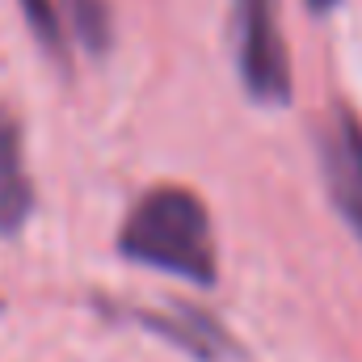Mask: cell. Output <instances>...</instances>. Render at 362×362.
<instances>
[{
  "label": "cell",
  "instance_id": "obj_4",
  "mask_svg": "<svg viewBox=\"0 0 362 362\" xmlns=\"http://www.w3.org/2000/svg\"><path fill=\"white\" fill-rule=\"evenodd\" d=\"M316 160H320L329 202L362 240V118L350 105H333V114L320 122Z\"/></svg>",
  "mask_w": 362,
  "mask_h": 362
},
{
  "label": "cell",
  "instance_id": "obj_7",
  "mask_svg": "<svg viewBox=\"0 0 362 362\" xmlns=\"http://www.w3.org/2000/svg\"><path fill=\"white\" fill-rule=\"evenodd\" d=\"M25 13L30 34L38 38L42 55H51L59 68H68V34H64V8H55V0H17Z\"/></svg>",
  "mask_w": 362,
  "mask_h": 362
},
{
  "label": "cell",
  "instance_id": "obj_2",
  "mask_svg": "<svg viewBox=\"0 0 362 362\" xmlns=\"http://www.w3.org/2000/svg\"><path fill=\"white\" fill-rule=\"evenodd\" d=\"M232 59L249 101L291 105V55L278 30V0H232Z\"/></svg>",
  "mask_w": 362,
  "mask_h": 362
},
{
  "label": "cell",
  "instance_id": "obj_3",
  "mask_svg": "<svg viewBox=\"0 0 362 362\" xmlns=\"http://www.w3.org/2000/svg\"><path fill=\"white\" fill-rule=\"evenodd\" d=\"M110 312V320H131L148 333H156L160 341H169L173 350L189 354L198 362H228L240 354L236 337L223 329L219 316H211L206 308L198 303H181V299H169V303H152V308H122V303H101Z\"/></svg>",
  "mask_w": 362,
  "mask_h": 362
},
{
  "label": "cell",
  "instance_id": "obj_8",
  "mask_svg": "<svg viewBox=\"0 0 362 362\" xmlns=\"http://www.w3.org/2000/svg\"><path fill=\"white\" fill-rule=\"evenodd\" d=\"M303 4H308V13H316V17H325V13H333V8H337L341 0H303Z\"/></svg>",
  "mask_w": 362,
  "mask_h": 362
},
{
  "label": "cell",
  "instance_id": "obj_5",
  "mask_svg": "<svg viewBox=\"0 0 362 362\" xmlns=\"http://www.w3.org/2000/svg\"><path fill=\"white\" fill-rule=\"evenodd\" d=\"M34 181L25 169V139L13 110L0 105V236H17L34 215Z\"/></svg>",
  "mask_w": 362,
  "mask_h": 362
},
{
  "label": "cell",
  "instance_id": "obj_1",
  "mask_svg": "<svg viewBox=\"0 0 362 362\" xmlns=\"http://www.w3.org/2000/svg\"><path fill=\"white\" fill-rule=\"evenodd\" d=\"M114 253L131 266H148L194 286L219 282L211 211L185 185H152L148 194H139L135 206L122 215Z\"/></svg>",
  "mask_w": 362,
  "mask_h": 362
},
{
  "label": "cell",
  "instance_id": "obj_6",
  "mask_svg": "<svg viewBox=\"0 0 362 362\" xmlns=\"http://www.w3.org/2000/svg\"><path fill=\"white\" fill-rule=\"evenodd\" d=\"M64 21L72 25V38L81 51L101 59L114 47V8L110 0H64Z\"/></svg>",
  "mask_w": 362,
  "mask_h": 362
}]
</instances>
